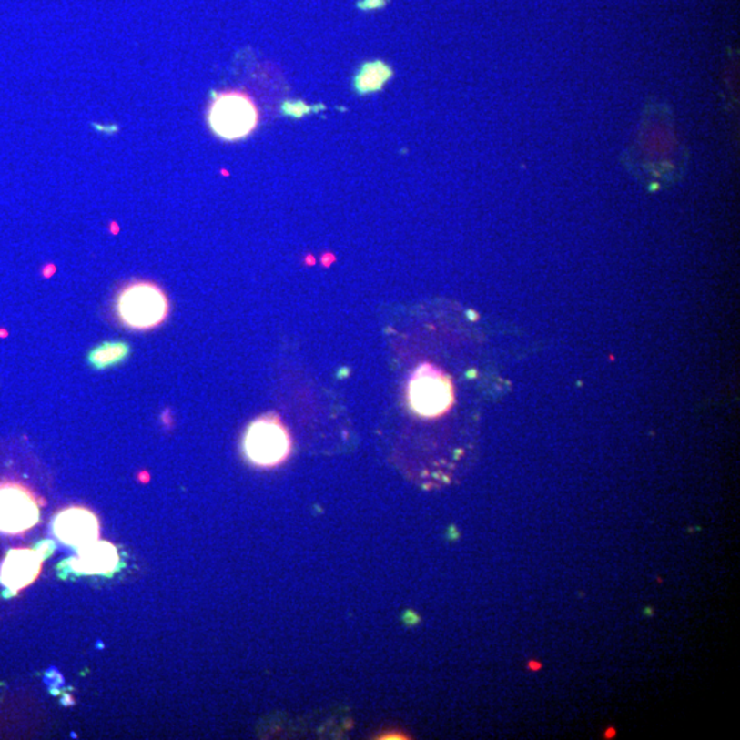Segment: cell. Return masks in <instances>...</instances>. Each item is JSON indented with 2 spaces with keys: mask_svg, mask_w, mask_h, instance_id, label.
<instances>
[{
  "mask_svg": "<svg viewBox=\"0 0 740 740\" xmlns=\"http://www.w3.org/2000/svg\"><path fill=\"white\" fill-rule=\"evenodd\" d=\"M114 310L124 327L143 332L167 321L170 302L164 289L153 281H134L119 289Z\"/></svg>",
  "mask_w": 740,
  "mask_h": 740,
  "instance_id": "obj_1",
  "label": "cell"
},
{
  "mask_svg": "<svg viewBox=\"0 0 740 740\" xmlns=\"http://www.w3.org/2000/svg\"><path fill=\"white\" fill-rule=\"evenodd\" d=\"M211 131L224 140L250 137L259 122L258 108L247 94L228 91L217 94L208 114Z\"/></svg>",
  "mask_w": 740,
  "mask_h": 740,
  "instance_id": "obj_2",
  "label": "cell"
},
{
  "mask_svg": "<svg viewBox=\"0 0 740 740\" xmlns=\"http://www.w3.org/2000/svg\"><path fill=\"white\" fill-rule=\"evenodd\" d=\"M411 411L425 419L443 416L455 402V390L447 373L431 363H422L414 370L408 386Z\"/></svg>",
  "mask_w": 740,
  "mask_h": 740,
  "instance_id": "obj_3",
  "label": "cell"
},
{
  "mask_svg": "<svg viewBox=\"0 0 740 740\" xmlns=\"http://www.w3.org/2000/svg\"><path fill=\"white\" fill-rule=\"evenodd\" d=\"M289 431L276 414L254 420L243 438V450L251 463L262 468L280 465L291 452Z\"/></svg>",
  "mask_w": 740,
  "mask_h": 740,
  "instance_id": "obj_4",
  "label": "cell"
},
{
  "mask_svg": "<svg viewBox=\"0 0 740 740\" xmlns=\"http://www.w3.org/2000/svg\"><path fill=\"white\" fill-rule=\"evenodd\" d=\"M39 502L18 482L0 484V532L23 533L39 522Z\"/></svg>",
  "mask_w": 740,
  "mask_h": 740,
  "instance_id": "obj_5",
  "label": "cell"
},
{
  "mask_svg": "<svg viewBox=\"0 0 740 740\" xmlns=\"http://www.w3.org/2000/svg\"><path fill=\"white\" fill-rule=\"evenodd\" d=\"M54 533L62 543L80 549L97 541L99 522L88 509L73 506L65 509L56 517Z\"/></svg>",
  "mask_w": 740,
  "mask_h": 740,
  "instance_id": "obj_6",
  "label": "cell"
},
{
  "mask_svg": "<svg viewBox=\"0 0 740 740\" xmlns=\"http://www.w3.org/2000/svg\"><path fill=\"white\" fill-rule=\"evenodd\" d=\"M39 552L31 549H15L9 552L0 568V582L10 591L28 587L39 576L42 569Z\"/></svg>",
  "mask_w": 740,
  "mask_h": 740,
  "instance_id": "obj_7",
  "label": "cell"
},
{
  "mask_svg": "<svg viewBox=\"0 0 740 740\" xmlns=\"http://www.w3.org/2000/svg\"><path fill=\"white\" fill-rule=\"evenodd\" d=\"M118 563V552L108 542L95 541L80 547L77 558L72 563L73 569L86 574L110 573Z\"/></svg>",
  "mask_w": 740,
  "mask_h": 740,
  "instance_id": "obj_8",
  "label": "cell"
},
{
  "mask_svg": "<svg viewBox=\"0 0 740 740\" xmlns=\"http://www.w3.org/2000/svg\"><path fill=\"white\" fill-rule=\"evenodd\" d=\"M131 344L126 340H105L89 350L86 362L94 370H108L128 360Z\"/></svg>",
  "mask_w": 740,
  "mask_h": 740,
  "instance_id": "obj_9",
  "label": "cell"
},
{
  "mask_svg": "<svg viewBox=\"0 0 740 740\" xmlns=\"http://www.w3.org/2000/svg\"><path fill=\"white\" fill-rule=\"evenodd\" d=\"M392 77H394V70L387 62L380 61V59L365 62L360 65L355 75V92L358 95L375 94V92L381 91Z\"/></svg>",
  "mask_w": 740,
  "mask_h": 740,
  "instance_id": "obj_10",
  "label": "cell"
},
{
  "mask_svg": "<svg viewBox=\"0 0 740 740\" xmlns=\"http://www.w3.org/2000/svg\"><path fill=\"white\" fill-rule=\"evenodd\" d=\"M324 105L310 106L303 100H286L281 106V111L284 116L291 117V118H302V117L309 116L310 113H317V111L324 110Z\"/></svg>",
  "mask_w": 740,
  "mask_h": 740,
  "instance_id": "obj_11",
  "label": "cell"
},
{
  "mask_svg": "<svg viewBox=\"0 0 740 740\" xmlns=\"http://www.w3.org/2000/svg\"><path fill=\"white\" fill-rule=\"evenodd\" d=\"M384 2L386 0H363V2H360V7L363 10L379 9V7L384 6Z\"/></svg>",
  "mask_w": 740,
  "mask_h": 740,
  "instance_id": "obj_12",
  "label": "cell"
}]
</instances>
